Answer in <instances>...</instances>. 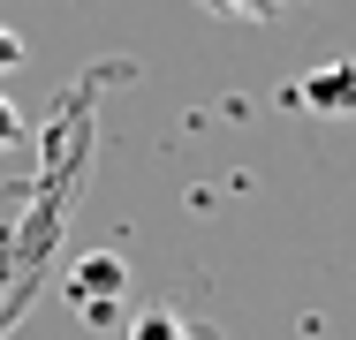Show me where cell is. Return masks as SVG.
I'll list each match as a JSON object with an SVG mask.
<instances>
[{
    "mask_svg": "<svg viewBox=\"0 0 356 340\" xmlns=\"http://www.w3.org/2000/svg\"><path fill=\"white\" fill-rule=\"evenodd\" d=\"M23 61H31V46H23V31H8V23H0V76H15Z\"/></svg>",
    "mask_w": 356,
    "mask_h": 340,
    "instance_id": "obj_5",
    "label": "cell"
},
{
    "mask_svg": "<svg viewBox=\"0 0 356 340\" xmlns=\"http://www.w3.org/2000/svg\"><path fill=\"white\" fill-rule=\"evenodd\" d=\"M129 340H190V325H182L175 310H144L137 325H129Z\"/></svg>",
    "mask_w": 356,
    "mask_h": 340,
    "instance_id": "obj_4",
    "label": "cell"
},
{
    "mask_svg": "<svg viewBox=\"0 0 356 340\" xmlns=\"http://www.w3.org/2000/svg\"><path fill=\"white\" fill-rule=\"evenodd\" d=\"M288 106L326 114V121L356 114V61H318V68H303V76L288 83Z\"/></svg>",
    "mask_w": 356,
    "mask_h": 340,
    "instance_id": "obj_1",
    "label": "cell"
},
{
    "mask_svg": "<svg viewBox=\"0 0 356 340\" xmlns=\"http://www.w3.org/2000/svg\"><path fill=\"white\" fill-rule=\"evenodd\" d=\"M122 287H129V272H122V257H83L69 280V303L83 310V318H99V295H106V310L122 303Z\"/></svg>",
    "mask_w": 356,
    "mask_h": 340,
    "instance_id": "obj_2",
    "label": "cell"
},
{
    "mask_svg": "<svg viewBox=\"0 0 356 340\" xmlns=\"http://www.w3.org/2000/svg\"><path fill=\"white\" fill-rule=\"evenodd\" d=\"M15 136H23V114H15V99H8V91H0V151H8V144H15Z\"/></svg>",
    "mask_w": 356,
    "mask_h": 340,
    "instance_id": "obj_6",
    "label": "cell"
},
{
    "mask_svg": "<svg viewBox=\"0 0 356 340\" xmlns=\"http://www.w3.org/2000/svg\"><path fill=\"white\" fill-rule=\"evenodd\" d=\"M197 8H205V15H235V23H273L296 0H197Z\"/></svg>",
    "mask_w": 356,
    "mask_h": 340,
    "instance_id": "obj_3",
    "label": "cell"
}]
</instances>
